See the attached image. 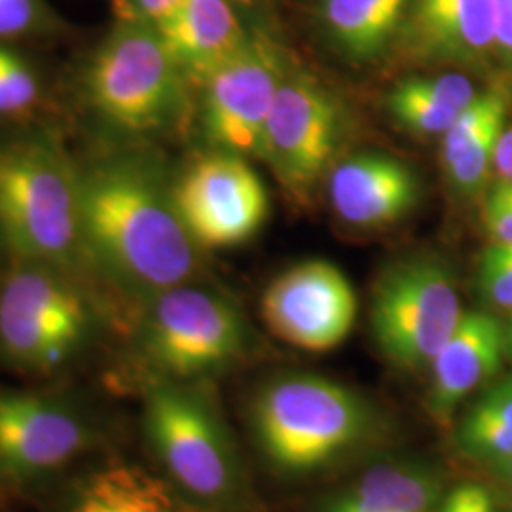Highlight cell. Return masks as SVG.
<instances>
[{"label": "cell", "instance_id": "6da1fadb", "mask_svg": "<svg viewBox=\"0 0 512 512\" xmlns=\"http://www.w3.org/2000/svg\"><path fill=\"white\" fill-rule=\"evenodd\" d=\"M84 256L120 289L145 300L192 283L200 247L190 238L158 167L109 156L78 169Z\"/></svg>", "mask_w": 512, "mask_h": 512}, {"label": "cell", "instance_id": "7a4b0ae2", "mask_svg": "<svg viewBox=\"0 0 512 512\" xmlns=\"http://www.w3.org/2000/svg\"><path fill=\"white\" fill-rule=\"evenodd\" d=\"M256 450L277 475L310 478L370 452L387 437L380 408L357 389L313 372L258 385L249 403Z\"/></svg>", "mask_w": 512, "mask_h": 512}, {"label": "cell", "instance_id": "3957f363", "mask_svg": "<svg viewBox=\"0 0 512 512\" xmlns=\"http://www.w3.org/2000/svg\"><path fill=\"white\" fill-rule=\"evenodd\" d=\"M143 427L154 458L181 494L209 512L245 507L249 486L238 446L219 408L194 382L150 384Z\"/></svg>", "mask_w": 512, "mask_h": 512}, {"label": "cell", "instance_id": "277c9868", "mask_svg": "<svg viewBox=\"0 0 512 512\" xmlns=\"http://www.w3.org/2000/svg\"><path fill=\"white\" fill-rule=\"evenodd\" d=\"M0 232L19 260L67 272L84 256L78 169L52 143H0Z\"/></svg>", "mask_w": 512, "mask_h": 512}, {"label": "cell", "instance_id": "5b68a950", "mask_svg": "<svg viewBox=\"0 0 512 512\" xmlns=\"http://www.w3.org/2000/svg\"><path fill=\"white\" fill-rule=\"evenodd\" d=\"M86 92L93 110L112 128L150 135L181 122L188 80L156 25L116 18L90 59Z\"/></svg>", "mask_w": 512, "mask_h": 512}, {"label": "cell", "instance_id": "8992f818", "mask_svg": "<svg viewBox=\"0 0 512 512\" xmlns=\"http://www.w3.org/2000/svg\"><path fill=\"white\" fill-rule=\"evenodd\" d=\"M452 266L437 255L399 258L370 293V332L385 361L404 372L429 370L463 317Z\"/></svg>", "mask_w": 512, "mask_h": 512}, {"label": "cell", "instance_id": "52a82bcc", "mask_svg": "<svg viewBox=\"0 0 512 512\" xmlns=\"http://www.w3.org/2000/svg\"><path fill=\"white\" fill-rule=\"evenodd\" d=\"M249 344L241 311L222 294L186 283L147 300L139 346L167 380L213 376L241 361Z\"/></svg>", "mask_w": 512, "mask_h": 512}, {"label": "cell", "instance_id": "ba28073f", "mask_svg": "<svg viewBox=\"0 0 512 512\" xmlns=\"http://www.w3.org/2000/svg\"><path fill=\"white\" fill-rule=\"evenodd\" d=\"M84 296L55 266L19 260L0 283V353L23 370L65 365L90 336Z\"/></svg>", "mask_w": 512, "mask_h": 512}, {"label": "cell", "instance_id": "9c48e42d", "mask_svg": "<svg viewBox=\"0 0 512 512\" xmlns=\"http://www.w3.org/2000/svg\"><path fill=\"white\" fill-rule=\"evenodd\" d=\"M348 131L340 97L315 74L289 61L264 131L262 156L294 202H310Z\"/></svg>", "mask_w": 512, "mask_h": 512}, {"label": "cell", "instance_id": "30bf717a", "mask_svg": "<svg viewBox=\"0 0 512 512\" xmlns=\"http://www.w3.org/2000/svg\"><path fill=\"white\" fill-rule=\"evenodd\" d=\"M291 59L272 33L253 27L238 52L205 78L203 129L217 150L262 156L268 116Z\"/></svg>", "mask_w": 512, "mask_h": 512}, {"label": "cell", "instance_id": "8fae6325", "mask_svg": "<svg viewBox=\"0 0 512 512\" xmlns=\"http://www.w3.org/2000/svg\"><path fill=\"white\" fill-rule=\"evenodd\" d=\"M186 232L200 249H226L253 238L268 219V192L247 158L217 150L173 184Z\"/></svg>", "mask_w": 512, "mask_h": 512}, {"label": "cell", "instance_id": "7c38bea8", "mask_svg": "<svg viewBox=\"0 0 512 512\" xmlns=\"http://www.w3.org/2000/svg\"><path fill=\"white\" fill-rule=\"evenodd\" d=\"M93 427L73 403L0 389V478L31 482L59 473L92 446Z\"/></svg>", "mask_w": 512, "mask_h": 512}, {"label": "cell", "instance_id": "4fadbf2b", "mask_svg": "<svg viewBox=\"0 0 512 512\" xmlns=\"http://www.w3.org/2000/svg\"><path fill=\"white\" fill-rule=\"evenodd\" d=\"M357 294L336 264L313 258L277 275L262 294V317L279 340L323 353L338 348L357 319Z\"/></svg>", "mask_w": 512, "mask_h": 512}, {"label": "cell", "instance_id": "5bb4252c", "mask_svg": "<svg viewBox=\"0 0 512 512\" xmlns=\"http://www.w3.org/2000/svg\"><path fill=\"white\" fill-rule=\"evenodd\" d=\"M495 0H410L393 55L414 67L494 69Z\"/></svg>", "mask_w": 512, "mask_h": 512}, {"label": "cell", "instance_id": "9a60e30c", "mask_svg": "<svg viewBox=\"0 0 512 512\" xmlns=\"http://www.w3.org/2000/svg\"><path fill=\"white\" fill-rule=\"evenodd\" d=\"M507 351V330L497 315L490 311L463 313L454 334L429 366L427 410L439 425L452 427L459 410L499 378Z\"/></svg>", "mask_w": 512, "mask_h": 512}, {"label": "cell", "instance_id": "2e32d148", "mask_svg": "<svg viewBox=\"0 0 512 512\" xmlns=\"http://www.w3.org/2000/svg\"><path fill=\"white\" fill-rule=\"evenodd\" d=\"M336 215L353 228L374 230L408 217L421 200L410 165L387 154H357L334 164L327 177Z\"/></svg>", "mask_w": 512, "mask_h": 512}, {"label": "cell", "instance_id": "e0dca14e", "mask_svg": "<svg viewBox=\"0 0 512 512\" xmlns=\"http://www.w3.org/2000/svg\"><path fill=\"white\" fill-rule=\"evenodd\" d=\"M241 0H184L156 29L188 84L202 86L247 42L253 27L239 16Z\"/></svg>", "mask_w": 512, "mask_h": 512}, {"label": "cell", "instance_id": "ac0fdd59", "mask_svg": "<svg viewBox=\"0 0 512 512\" xmlns=\"http://www.w3.org/2000/svg\"><path fill=\"white\" fill-rule=\"evenodd\" d=\"M511 116V93L503 86L480 90L454 126L440 137V165L459 198H482L494 177L497 141Z\"/></svg>", "mask_w": 512, "mask_h": 512}, {"label": "cell", "instance_id": "d6986e66", "mask_svg": "<svg viewBox=\"0 0 512 512\" xmlns=\"http://www.w3.org/2000/svg\"><path fill=\"white\" fill-rule=\"evenodd\" d=\"M448 484L437 465L385 459L327 495L315 512H431Z\"/></svg>", "mask_w": 512, "mask_h": 512}, {"label": "cell", "instance_id": "ffe728a7", "mask_svg": "<svg viewBox=\"0 0 512 512\" xmlns=\"http://www.w3.org/2000/svg\"><path fill=\"white\" fill-rule=\"evenodd\" d=\"M410 0H315V25L330 50L351 65L393 55Z\"/></svg>", "mask_w": 512, "mask_h": 512}, {"label": "cell", "instance_id": "44dd1931", "mask_svg": "<svg viewBox=\"0 0 512 512\" xmlns=\"http://www.w3.org/2000/svg\"><path fill=\"white\" fill-rule=\"evenodd\" d=\"M478 88L467 74H410L395 82L385 97V107L395 124L414 137H442L467 109Z\"/></svg>", "mask_w": 512, "mask_h": 512}, {"label": "cell", "instance_id": "7402d4cb", "mask_svg": "<svg viewBox=\"0 0 512 512\" xmlns=\"http://www.w3.org/2000/svg\"><path fill=\"white\" fill-rule=\"evenodd\" d=\"M67 512H209L169 480L129 463H116L88 476Z\"/></svg>", "mask_w": 512, "mask_h": 512}, {"label": "cell", "instance_id": "603a6c76", "mask_svg": "<svg viewBox=\"0 0 512 512\" xmlns=\"http://www.w3.org/2000/svg\"><path fill=\"white\" fill-rule=\"evenodd\" d=\"M459 452L484 465L512 456V378H495L454 420Z\"/></svg>", "mask_w": 512, "mask_h": 512}, {"label": "cell", "instance_id": "cb8c5ba5", "mask_svg": "<svg viewBox=\"0 0 512 512\" xmlns=\"http://www.w3.org/2000/svg\"><path fill=\"white\" fill-rule=\"evenodd\" d=\"M476 291L492 310L512 311V243L490 241L476 262Z\"/></svg>", "mask_w": 512, "mask_h": 512}, {"label": "cell", "instance_id": "d4e9b609", "mask_svg": "<svg viewBox=\"0 0 512 512\" xmlns=\"http://www.w3.org/2000/svg\"><path fill=\"white\" fill-rule=\"evenodd\" d=\"M0 95L6 116L33 109L38 101V78L29 61L0 44Z\"/></svg>", "mask_w": 512, "mask_h": 512}, {"label": "cell", "instance_id": "484cf974", "mask_svg": "<svg viewBox=\"0 0 512 512\" xmlns=\"http://www.w3.org/2000/svg\"><path fill=\"white\" fill-rule=\"evenodd\" d=\"M50 25L44 0H0V40L42 33Z\"/></svg>", "mask_w": 512, "mask_h": 512}, {"label": "cell", "instance_id": "4316f807", "mask_svg": "<svg viewBox=\"0 0 512 512\" xmlns=\"http://www.w3.org/2000/svg\"><path fill=\"white\" fill-rule=\"evenodd\" d=\"M431 512H503V505L488 484L465 480L448 486Z\"/></svg>", "mask_w": 512, "mask_h": 512}, {"label": "cell", "instance_id": "83f0119b", "mask_svg": "<svg viewBox=\"0 0 512 512\" xmlns=\"http://www.w3.org/2000/svg\"><path fill=\"white\" fill-rule=\"evenodd\" d=\"M482 224L490 241L512 243V183L497 181L482 196Z\"/></svg>", "mask_w": 512, "mask_h": 512}, {"label": "cell", "instance_id": "f1b7e54d", "mask_svg": "<svg viewBox=\"0 0 512 512\" xmlns=\"http://www.w3.org/2000/svg\"><path fill=\"white\" fill-rule=\"evenodd\" d=\"M494 61L512 78V0H495Z\"/></svg>", "mask_w": 512, "mask_h": 512}, {"label": "cell", "instance_id": "f546056e", "mask_svg": "<svg viewBox=\"0 0 512 512\" xmlns=\"http://www.w3.org/2000/svg\"><path fill=\"white\" fill-rule=\"evenodd\" d=\"M184 0H116L114 10L118 19H139L158 25ZM251 2V0H241Z\"/></svg>", "mask_w": 512, "mask_h": 512}, {"label": "cell", "instance_id": "4dcf8cb0", "mask_svg": "<svg viewBox=\"0 0 512 512\" xmlns=\"http://www.w3.org/2000/svg\"><path fill=\"white\" fill-rule=\"evenodd\" d=\"M494 177L512 183V114L501 131L494 158Z\"/></svg>", "mask_w": 512, "mask_h": 512}, {"label": "cell", "instance_id": "1f68e13d", "mask_svg": "<svg viewBox=\"0 0 512 512\" xmlns=\"http://www.w3.org/2000/svg\"><path fill=\"white\" fill-rule=\"evenodd\" d=\"M490 469L503 482L507 495H509V501H511L512 511V456L511 458L503 459V461H497L494 465H490Z\"/></svg>", "mask_w": 512, "mask_h": 512}]
</instances>
